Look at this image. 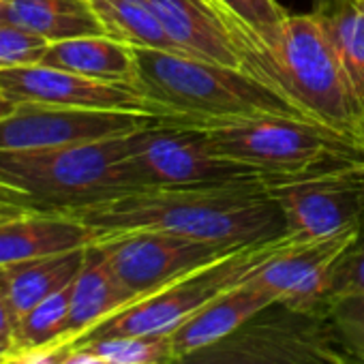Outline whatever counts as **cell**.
<instances>
[{"mask_svg":"<svg viewBox=\"0 0 364 364\" xmlns=\"http://www.w3.org/2000/svg\"><path fill=\"white\" fill-rule=\"evenodd\" d=\"M14 330H16V319L11 315V309H9V302H7V296L0 287V341L5 343H14ZM14 349V345H11Z\"/></svg>","mask_w":364,"mask_h":364,"instance_id":"f546056e","label":"cell"},{"mask_svg":"<svg viewBox=\"0 0 364 364\" xmlns=\"http://www.w3.org/2000/svg\"><path fill=\"white\" fill-rule=\"evenodd\" d=\"M0 345H9V343H5V341H0ZM9 347H11V345H9ZM11 351H14V349H11Z\"/></svg>","mask_w":364,"mask_h":364,"instance_id":"f35d334b","label":"cell"},{"mask_svg":"<svg viewBox=\"0 0 364 364\" xmlns=\"http://www.w3.org/2000/svg\"><path fill=\"white\" fill-rule=\"evenodd\" d=\"M65 364H107V362L103 358H99L97 353L84 349V347H73V351L69 353Z\"/></svg>","mask_w":364,"mask_h":364,"instance_id":"4dcf8cb0","label":"cell"},{"mask_svg":"<svg viewBox=\"0 0 364 364\" xmlns=\"http://www.w3.org/2000/svg\"><path fill=\"white\" fill-rule=\"evenodd\" d=\"M11 353V347L9 345H0V362H5V358Z\"/></svg>","mask_w":364,"mask_h":364,"instance_id":"e575fe53","label":"cell"},{"mask_svg":"<svg viewBox=\"0 0 364 364\" xmlns=\"http://www.w3.org/2000/svg\"><path fill=\"white\" fill-rule=\"evenodd\" d=\"M95 245L101 249L116 277L137 298L240 249L152 230L101 236Z\"/></svg>","mask_w":364,"mask_h":364,"instance_id":"30bf717a","label":"cell"},{"mask_svg":"<svg viewBox=\"0 0 364 364\" xmlns=\"http://www.w3.org/2000/svg\"><path fill=\"white\" fill-rule=\"evenodd\" d=\"M139 300L112 270L101 249L92 242L86 247V259L71 289L69 334L73 343L90 328Z\"/></svg>","mask_w":364,"mask_h":364,"instance_id":"e0dca14e","label":"cell"},{"mask_svg":"<svg viewBox=\"0 0 364 364\" xmlns=\"http://www.w3.org/2000/svg\"><path fill=\"white\" fill-rule=\"evenodd\" d=\"M171 364H353L328 315L272 304L225 338Z\"/></svg>","mask_w":364,"mask_h":364,"instance_id":"52a82bcc","label":"cell"},{"mask_svg":"<svg viewBox=\"0 0 364 364\" xmlns=\"http://www.w3.org/2000/svg\"><path fill=\"white\" fill-rule=\"evenodd\" d=\"M221 154L253 167L266 182L300 180L364 165L355 133L296 116H262L204 127Z\"/></svg>","mask_w":364,"mask_h":364,"instance_id":"5b68a950","label":"cell"},{"mask_svg":"<svg viewBox=\"0 0 364 364\" xmlns=\"http://www.w3.org/2000/svg\"><path fill=\"white\" fill-rule=\"evenodd\" d=\"M86 259V247L20 264L0 266L3 287L16 323L39 302L75 281Z\"/></svg>","mask_w":364,"mask_h":364,"instance_id":"d6986e66","label":"cell"},{"mask_svg":"<svg viewBox=\"0 0 364 364\" xmlns=\"http://www.w3.org/2000/svg\"><path fill=\"white\" fill-rule=\"evenodd\" d=\"M97 234L80 219L50 213H20L0 219V266L88 247Z\"/></svg>","mask_w":364,"mask_h":364,"instance_id":"2e32d148","label":"cell"},{"mask_svg":"<svg viewBox=\"0 0 364 364\" xmlns=\"http://www.w3.org/2000/svg\"><path fill=\"white\" fill-rule=\"evenodd\" d=\"M148 5L180 54L245 69L238 37L204 0H148Z\"/></svg>","mask_w":364,"mask_h":364,"instance_id":"5bb4252c","label":"cell"},{"mask_svg":"<svg viewBox=\"0 0 364 364\" xmlns=\"http://www.w3.org/2000/svg\"><path fill=\"white\" fill-rule=\"evenodd\" d=\"M97 238L152 230L204 242L247 247L285 234L281 208L266 180L189 189H146L84 208L73 215Z\"/></svg>","mask_w":364,"mask_h":364,"instance_id":"6da1fadb","label":"cell"},{"mask_svg":"<svg viewBox=\"0 0 364 364\" xmlns=\"http://www.w3.org/2000/svg\"><path fill=\"white\" fill-rule=\"evenodd\" d=\"M362 135H364V114H362Z\"/></svg>","mask_w":364,"mask_h":364,"instance_id":"74e56055","label":"cell"},{"mask_svg":"<svg viewBox=\"0 0 364 364\" xmlns=\"http://www.w3.org/2000/svg\"><path fill=\"white\" fill-rule=\"evenodd\" d=\"M332 3H336V0H315L317 9H326V7H330Z\"/></svg>","mask_w":364,"mask_h":364,"instance_id":"d590c367","label":"cell"},{"mask_svg":"<svg viewBox=\"0 0 364 364\" xmlns=\"http://www.w3.org/2000/svg\"><path fill=\"white\" fill-rule=\"evenodd\" d=\"M291 242H296V238L283 234L274 240L240 247L213 264L182 274L176 281L163 285L161 289L109 315L107 319L90 328L86 334H82L73 343V347L86 341L107 336L171 334L180 323H185L208 302L240 285L242 281L251 279L264 264H268Z\"/></svg>","mask_w":364,"mask_h":364,"instance_id":"8992f818","label":"cell"},{"mask_svg":"<svg viewBox=\"0 0 364 364\" xmlns=\"http://www.w3.org/2000/svg\"><path fill=\"white\" fill-rule=\"evenodd\" d=\"M156 122L165 120L137 112L26 103L0 120V150H46L92 144L129 135Z\"/></svg>","mask_w":364,"mask_h":364,"instance_id":"8fae6325","label":"cell"},{"mask_svg":"<svg viewBox=\"0 0 364 364\" xmlns=\"http://www.w3.org/2000/svg\"><path fill=\"white\" fill-rule=\"evenodd\" d=\"M11 5H14V0H0V24H5V22H9Z\"/></svg>","mask_w":364,"mask_h":364,"instance_id":"836d02e7","label":"cell"},{"mask_svg":"<svg viewBox=\"0 0 364 364\" xmlns=\"http://www.w3.org/2000/svg\"><path fill=\"white\" fill-rule=\"evenodd\" d=\"M204 3H208V5H210V7H213V9H215V11H217V14H219L221 18H223V11H221V7H219V3H217V0H204Z\"/></svg>","mask_w":364,"mask_h":364,"instance_id":"8d00e7d4","label":"cell"},{"mask_svg":"<svg viewBox=\"0 0 364 364\" xmlns=\"http://www.w3.org/2000/svg\"><path fill=\"white\" fill-rule=\"evenodd\" d=\"M73 283L65 289L52 294L35 309H31L14 330V351H28L60 338H71L69 334V309H71Z\"/></svg>","mask_w":364,"mask_h":364,"instance_id":"603a6c76","label":"cell"},{"mask_svg":"<svg viewBox=\"0 0 364 364\" xmlns=\"http://www.w3.org/2000/svg\"><path fill=\"white\" fill-rule=\"evenodd\" d=\"M345 296H364V223L332 268L330 304Z\"/></svg>","mask_w":364,"mask_h":364,"instance_id":"83f0119b","label":"cell"},{"mask_svg":"<svg viewBox=\"0 0 364 364\" xmlns=\"http://www.w3.org/2000/svg\"><path fill=\"white\" fill-rule=\"evenodd\" d=\"M9 22L43 37L48 43L105 35L90 0H14Z\"/></svg>","mask_w":364,"mask_h":364,"instance_id":"ffe728a7","label":"cell"},{"mask_svg":"<svg viewBox=\"0 0 364 364\" xmlns=\"http://www.w3.org/2000/svg\"><path fill=\"white\" fill-rule=\"evenodd\" d=\"M131 135L92 144L0 150V200L26 213L69 215L127 196L120 163Z\"/></svg>","mask_w":364,"mask_h":364,"instance_id":"277c9868","label":"cell"},{"mask_svg":"<svg viewBox=\"0 0 364 364\" xmlns=\"http://www.w3.org/2000/svg\"><path fill=\"white\" fill-rule=\"evenodd\" d=\"M272 304H277L272 291L262 287L253 277L242 281L240 285L232 287L230 291L221 294L204 309L193 313L185 323H180L169 334L173 360L225 338Z\"/></svg>","mask_w":364,"mask_h":364,"instance_id":"9a60e30c","label":"cell"},{"mask_svg":"<svg viewBox=\"0 0 364 364\" xmlns=\"http://www.w3.org/2000/svg\"><path fill=\"white\" fill-rule=\"evenodd\" d=\"M16 107H18V105H16L14 101H9L5 95H0V120H5L9 114H14Z\"/></svg>","mask_w":364,"mask_h":364,"instance_id":"1f68e13d","label":"cell"},{"mask_svg":"<svg viewBox=\"0 0 364 364\" xmlns=\"http://www.w3.org/2000/svg\"><path fill=\"white\" fill-rule=\"evenodd\" d=\"M129 189H189L230 185L262 178L253 167L238 163L210 144L204 129L156 122L131 135V150L120 163Z\"/></svg>","mask_w":364,"mask_h":364,"instance_id":"ba28073f","label":"cell"},{"mask_svg":"<svg viewBox=\"0 0 364 364\" xmlns=\"http://www.w3.org/2000/svg\"><path fill=\"white\" fill-rule=\"evenodd\" d=\"M41 65L71 71L90 80L137 88L135 48L107 35L75 37L50 43Z\"/></svg>","mask_w":364,"mask_h":364,"instance_id":"ac0fdd59","label":"cell"},{"mask_svg":"<svg viewBox=\"0 0 364 364\" xmlns=\"http://www.w3.org/2000/svg\"><path fill=\"white\" fill-rule=\"evenodd\" d=\"M48 41L14 22L0 24V71L39 65L46 56Z\"/></svg>","mask_w":364,"mask_h":364,"instance_id":"4316f807","label":"cell"},{"mask_svg":"<svg viewBox=\"0 0 364 364\" xmlns=\"http://www.w3.org/2000/svg\"><path fill=\"white\" fill-rule=\"evenodd\" d=\"M0 364H3V362H0Z\"/></svg>","mask_w":364,"mask_h":364,"instance_id":"60d3db41","label":"cell"},{"mask_svg":"<svg viewBox=\"0 0 364 364\" xmlns=\"http://www.w3.org/2000/svg\"><path fill=\"white\" fill-rule=\"evenodd\" d=\"M217 3L225 22L251 33L257 39L272 35L289 16L277 0H217Z\"/></svg>","mask_w":364,"mask_h":364,"instance_id":"d4e9b609","label":"cell"},{"mask_svg":"<svg viewBox=\"0 0 364 364\" xmlns=\"http://www.w3.org/2000/svg\"><path fill=\"white\" fill-rule=\"evenodd\" d=\"M353 364H358V362H353Z\"/></svg>","mask_w":364,"mask_h":364,"instance_id":"ab89813d","label":"cell"},{"mask_svg":"<svg viewBox=\"0 0 364 364\" xmlns=\"http://www.w3.org/2000/svg\"><path fill=\"white\" fill-rule=\"evenodd\" d=\"M107 364H171L173 351L169 334H148V336H107L80 343Z\"/></svg>","mask_w":364,"mask_h":364,"instance_id":"cb8c5ba5","label":"cell"},{"mask_svg":"<svg viewBox=\"0 0 364 364\" xmlns=\"http://www.w3.org/2000/svg\"><path fill=\"white\" fill-rule=\"evenodd\" d=\"M358 230L360 228L323 240H296L264 264L253 279L274 294L277 304L291 311L328 315L332 268L355 238Z\"/></svg>","mask_w":364,"mask_h":364,"instance_id":"4fadbf2b","label":"cell"},{"mask_svg":"<svg viewBox=\"0 0 364 364\" xmlns=\"http://www.w3.org/2000/svg\"><path fill=\"white\" fill-rule=\"evenodd\" d=\"M0 95L16 105H54L84 109L137 112L165 120L163 112L135 86L90 80L48 65H31L0 71Z\"/></svg>","mask_w":364,"mask_h":364,"instance_id":"7c38bea8","label":"cell"},{"mask_svg":"<svg viewBox=\"0 0 364 364\" xmlns=\"http://www.w3.org/2000/svg\"><path fill=\"white\" fill-rule=\"evenodd\" d=\"M135 60L137 90L171 124L204 129L262 116L309 118L285 95L245 69L163 50H135Z\"/></svg>","mask_w":364,"mask_h":364,"instance_id":"3957f363","label":"cell"},{"mask_svg":"<svg viewBox=\"0 0 364 364\" xmlns=\"http://www.w3.org/2000/svg\"><path fill=\"white\" fill-rule=\"evenodd\" d=\"M315 11L364 109V0H336Z\"/></svg>","mask_w":364,"mask_h":364,"instance_id":"7402d4cb","label":"cell"},{"mask_svg":"<svg viewBox=\"0 0 364 364\" xmlns=\"http://www.w3.org/2000/svg\"><path fill=\"white\" fill-rule=\"evenodd\" d=\"M20 213H26V210H22L18 206H11V204L0 200V219H3V217H11V215H20Z\"/></svg>","mask_w":364,"mask_h":364,"instance_id":"d6a6232c","label":"cell"},{"mask_svg":"<svg viewBox=\"0 0 364 364\" xmlns=\"http://www.w3.org/2000/svg\"><path fill=\"white\" fill-rule=\"evenodd\" d=\"M328 319L351 360L364 364V296L336 298L328 309Z\"/></svg>","mask_w":364,"mask_h":364,"instance_id":"484cf974","label":"cell"},{"mask_svg":"<svg viewBox=\"0 0 364 364\" xmlns=\"http://www.w3.org/2000/svg\"><path fill=\"white\" fill-rule=\"evenodd\" d=\"M266 187L281 208L285 234L300 242L332 238L364 223V165Z\"/></svg>","mask_w":364,"mask_h":364,"instance_id":"9c48e42d","label":"cell"},{"mask_svg":"<svg viewBox=\"0 0 364 364\" xmlns=\"http://www.w3.org/2000/svg\"><path fill=\"white\" fill-rule=\"evenodd\" d=\"M73 351V338H60L56 343L28 349V351H11L3 364H65L69 353Z\"/></svg>","mask_w":364,"mask_h":364,"instance_id":"f1b7e54d","label":"cell"},{"mask_svg":"<svg viewBox=\"0 0 364 364\" xmlns=\"http://www.w3.org/2000/svg\"><path fill=\"white\" fill-rule=\"evenodd\" d=\"M230 28L242 48L245 71L285 95L309 118L364 139V109L317 11L287 16L266 39H257L234 24Z\"/></svg>","mask_w":364,"mask_h":364,"instance_id":"7a4b0ae2","label":"cell"},{"mask_svg":"<svg viewBox=\"0 0 364 364\" xmlns=\"http://www.w3.org/2000/svg\"><path fill=\"white\" fill-rule=\"evenodd\" d=\"M90 5L107 37L135 50H163L180 54L148 0H90Z\"/></svg>","mask_w":364,"mask_h":364,"instance_id":"44dd1931","label":"cell"}]
</instances>
